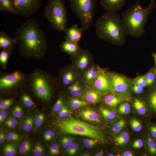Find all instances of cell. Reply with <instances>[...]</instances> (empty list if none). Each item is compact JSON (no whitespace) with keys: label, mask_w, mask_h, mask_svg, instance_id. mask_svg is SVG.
<instances>
[{"label":"cell","mask_w":156,"mask_h":156,"mask_svg":"<svg viewBox=\"0 0 156 156\" xmlns=\"http://www.w3.org/2000/svg\"><path fill=\"white\" fill-rule=\"evenodd\" d=\"M15 38L19 53L23 57L44 58L47 47L46 34L35 20L30 18L21 24L17 28Z\"/></svg>","instance_id":"6da1fadb"},{"label":"cell","mask_w":156,"mask_h":156,"mask_svg":"<svg viewBox=\"0 0 156 156\" xmlns=\"http://www.w3.org/2000/svg\"><path fill=\"white\" fill-rule=\"evenodd\" d=\"M56 79L45 71L36 68L27 75L25 90L31 97L44 103L51 102L55 86Z\"/></svg>","instance_id":"7a4b0ae2"},{"label":"cell","mask_w":156,"mask_h":156,"mask_svg":"<svg viewBox=\"0 0 156 156\" xmlns=\"http://www.w3.org/2000/svg\"><path fill=\"white\" fill-rule=\"evenodd\" d=\"M98 37L115 45L125 43L127 34L121 16L115 12H107L95 23Z\"/></svg>","instance_id":"3957f363"},{"label":"cell","mask_w":156,"mask_h":156,"mask_svg":"<svg viewBox=\"0 0 156 156\" xmlns=\"http://www.w3.org/2000/svg\"><path fill=\"white\" fill-rule=\"evenodd\" d=\"M156 6L155 0H151L146 8L142 7L137 1L122 13L121 20L127 35L136 38L143 36L145 34L144 27L148 17Z\"/></svg>","instance_id":"277c9868"},{"label":"cell","mask_w":156,"mask_h":156,"mask_svg":"<svg viewBox=\"0 0 156 156\" xmlns=\"http://www.w3.org/2000/svg\"><path fill=\"white\" fill-rule=\"evenodd\" d=\"M58 125L64 133L88 137L101 143L105 142L103 133L99 128L78 120H66L59 122Z\"/></svg>","instance_id":"5b68a950"},{"label":"cell","mask_w":156,"mask_h":156,"mask_svg":"<svg viewBox=\"0 0 156 156\" xmlns=\"http://www.w3.org/2000/svg\"><path fill=\"white\" fill-rule=\"evenodd\" d=\"M44 16L49 26L59 32L64 31L68 23L67 10L62 0H48L44 9Z\"/></svg>","instance_id":"8992f818"},{"label":"cell","mask_w":156,"mask_h":156,"mask_svg":"<svg viewBox=\"0 0 156 156\" xmlns=\"http://www.w3.org/2000/svg\"><path fill=\"white\" fill-rule=\"evenodd\" d=\"M27 75L17 70L9 73L0 72V91L3 95L19 94L24 89Z\"/></svg>","instance_id":"52a82bcc"},{"label":"cell","mask_w":156,"mask_h":156,"mask_svg":"<svg viewBox=\"0 0 156 156\" xmlns=\"http://www.w3.org/2000/svg\"><path fill=\"white\" fill-rule=\"evenodd\" d=\"M97 0H70V8L80 19L81 28L86 31L92 24Z\"/></svg>","instance_id":"ba28073f"},{"label":"cell","mask_w":156,"mask_h":156,"mask_svg":"<svg viewBox=\"0 0 156 156\" xmlns=\"http://www.w3.org/2000/svg\"><path fill=\"white\" fill-rule=\"evenodd\" d=\"M112 90L120 95L129 94L132 89V83L128 78L122 75L114 73H108Z\"/></svg>","instance_id":"9c48e42d"},{"label":"cell","mask_w":156,"mask_h":156,"mask_svg":"<svg viewBox=\"0 0 156 156\" xmlns=\"http://www.w3.org/2000/svg\"><path fill=\"white\" fill-rule=\"evenodd\" d=\"M41 0H11L15 14L29 17L36 13L41 6Z\"/></svg>","instance_id":"30bf717a"},{"label":"cell","mask_w":156,"mask_h":156,"mask_svg":"<svg viewBox=\"0 0 156 156\" xmlns=\"http://www.w3.org/2000/svg\"><path fill=\"white\" fill-rule=\"evenodd\" d=\"M80 75L70 67L64 68L61 69L56 80L58 86H68L77 81Z\"/></svg>","instance_id":"8fae6325"},{"label":"cell","mask_w":156,"mask_h":156,"mask_svg":"<svg viewBox=\"0 0 156 156\" xmlns=\"http://www.w3.org/2000/svg\"><path fill=\"white\" fill-rule=\"evenodd\" d=\"M92 84L95 88L99 92L112 90L108 73L101 69L99 68L98 75Z\"/></svg>","instance_id":"7c38bea8"},{"label":"cell","mask_w":156,"mask_h":156,"mask_svg":"<svg viewBox=\"0 0 156 156\" xmlns=\"http://www.w3.org/2000/svg\"><path fill=\"white\" fill-rule=\"evenodd\" d=\"M73 55L75 58V67L81 70H84L88 67L92 58L91 55L87 50H81Z\"/></svg>","instance_id":"4fadbf2b"},{"label":"cell","mask_w":156,"mask_h":156,"mask_svg":"<svg viewBox=\"0 0 156 156\" xmlns=\"http://www.w3.org/2000/svg\"><path fill=\"white\" fill-rule=\"evenodd\" d=\"M100 4L104 9L108 12H115L121 10L126 0H100Z\"/></svg>","instance_id":"5bb4252c"},{"label":"cell","mask_w":156,"mask_h":156,"mask_svg":"<svg viewBox=\"0 0 156 156\" xmlns=\"http://www.w3.org/2000/svg\"><path fill=\"white\" fill-rule=\"evenodd\" d=\"M63 31L66 34V38L78 43L84 31L81 27L78 28L77 24H73L70 28H66Z\"/></svg>","instance_id":"9a60e30c"},{"label":"cell","mask_w":156,"mask_h":156,"mask_svg":"<svg viewBox=\"0 0 156 156\" xmlns=\"http://www.w3.org/2000/svg\"><path fill=\"white\" fill-rule=\"evenodd\" d=\"M61 51L72 55H74L81 50L78 43H75L67 39L63 41L60 46Z\"/></svg>","instance_id":"2e32d148"},{"label":"cell","mask_w":156,"mask_h":156,"mask_svg":"<svg viewBox=\"0 0 156 156\" xmlns=\"http://www.w3.org/2000/svg\"><path fill=\"white\" fill-rule=\"evenodd\" d=\"M16 44L15 37L13 38L6 34L2 31L0 32V49H14Z\"/></svg>","instance_id":"e0dca14e"},{"label":"cell","mask_w":156,"mask_h":156,"mask_svg":"<svg viewBox=\"0 0 156 156\" xmlns=\"http://www.w3.org/2000/svg\"><path fill=\"white\" fill-rule=\"evenodd\" d=\"M99 68L94 66L88 68L83 73L82 80L88 84H93L98 75Z\"/></svg>","instance_id":"ac0fdd59"},{"label":"cell","mask_w":156,"mask_h":156,"mask_svg":"<svg viewBox=\"0 0 156 156\" xmlns=\"http://www.w3.org/2000/svg\"><path fill=\"white\" fill-rule=\"evenodd\" d=\"M79 116L84 120L95 122H99L100 119L99 115L92 109H88L80 111Z\"/></svg>","instance_id":"d6986e66"},{"label":"cell","mask_w":156,"mask_h":156,"mask_svg":"<svg viewBox=\"0 0 156 156\" xmlns=\"http://www.w3.org/2000/svg\"><path fill=\"white\" fill-rule=\"evenodd\" d=\"M20 104L29 109H33L36 107V103L30 95L24 89L19 94Z\"/></svg>","instance_id":"ffe728a7"},{"label":"cell","mask_w":156,"mask_h":156,"mask_svg":"<svg viewBox=\"0 0 156 156\" xmlns=\"http://www.w3.org/2000/svg\"><path fill=\"white\" fill-rule=\"evenodd\" d=\"M133 106L137 114L139 115L151 114L150 108L147 107L145 103L138 99L136 98L134 100Z\"/></svg>","instance_id":"44dd1931"},{"label":"cell","mask_w":156,"mask_h":156,"mask_svg":"<svg viewBox=\"0 0 156 156\" xmlns=\"http://www.w3.org/2000/svg\"><path fill=\"white\" fill-rule=\"evenodd\" d=\"M100 96L98 91L91 88L86 90L82 95V97L86 101L92 103L98 102Z\"/></svg>","instance_id":"7402d4cb"},{"label":"cell","mask_w":156,"mask_h":156,"mask_svg":"<svg viewBox=\"0 0 156 156\" xmlns=\"http://www.w3.org/2000/svg\"><path fill=\"white\" fill-rule=\"evenodd\" d=\"M126 125V121L123 119L115 120L108 126L109 131L115 135L120 132Z\"/></svg>","instance_id":"603a6c76"},{"label":"cell","mask_w":156,"mask_h":156,"mask_svg":"<svg viewBox=\"0 0 156 156\" xmlns=\"http://www.w3.org/2000/svg\"><path fill=\"white\" fill-rule=\"evenodd\" d=\"M115 135L114 141L116 144L120 147L125 146L129 141L130 136L127 131H120Z\"/></svg>","instance_id":"cb8c5ba5"},{"label":"cell","mask_w":156,"mask_h":156,"mask_svg":"<svg viewBox=\"0 0 156 156\" xmlns=\"http://www.w3.org/2000/svg\"><path fill=\"white\" fill-rule=\"evenodd\" d=\"M84 86L81 82L76 81L68 86L67 89L72 96H77L84 92L85 89Z\"/></svg>","instance_id":"d4e9b609"},{"label":"cell","mask_w":156,"mask_h":156,"mask_svg":"<svg viewBox=\"0 0 156 156\" xmlns=\"http://www.w3.org/2000/svg\"><path fill=\"white\" fill-rule=\"evenodd\" d=\"M99 110L106 122L111 123L115 120L117 116L115 110L104 107H100Z\"/></svg>","instance_id":"484cf974"},{"label":"cell","mask_w":156,"mask_h":156,"mask_svg":"<svg viewBox=\"0 0 156 156\" xmlns=\"http://www.w3.org/2000/svg\"><path fill=\"white\" fill-rule=\"evenodd\" d=\"M126 100L120 96L110 94L106 96L104 99L105 103L110 107H115Z\"/></svg>","instance_id":"4316f807"},{"label":"cell","mask_w":156,"mask_h":156,"mask_svg":"<svg viewBox=\"0 0 156 156\" xmlns=\"http://www.w3.org/2000/svg\"><path fill=\"white\" fill-rule=\"evenodd\" d=\"M12 49L11 48L3 49L0 52V65L2 69L4 70L6 68Z\"/></svg>","instance_id":"83f0119b"},{"label":"cell","mask_w":156,"mask_h":156,"mask_svg":"<svg viewBox=\"0 0 156 156\" xmlns=\"http://www.w3.org/2000/svg\"><path fill=\"white\" fill-rule=\"evenodd\" d=\"M145 140L149 155L151 156H156V141L148 134L146 135Z\"/></svg>","instance_id":"f1b7e54d"},{"label":"cell","mask_w":156,"mask_h":156,"mask_svg":"<svg viewBox=\"0 0 156 156\" xmlns=\"http://www.w3.org/2000/svg\"><path fill=\"white\" fill-rule=\"evenodd\" d=\"M18 147L17 144L11 142L5 144L3 147V151L6 156H14L16 155Z\"/></svg>","instance_id":"f546056e"},{"label":"cell","mask_w":156,"mask_h":156,"mask_svg":"<svg viewBox=\"0 0 156 156\" xmlns=\"http://www.w3.org/2000/svg\"><path fill=\"white\" fill-rule=\"evenodd\" d=\"M45 118L43 113L39 112H37L34 117V133H36L39 130L44 123Z\"/></svg>","instance_id":"4dcf8cb0"},{"label":"cell","mask_w":156,"mask_h":156,"mask_svg":"<svg viewBox=\"0 0 156 156\" xmlns=\"http://www.w3.org/2000/svg\"><path fill=\"white\" fill-rule=\"evenodd\" d=\"M34 124V118L32 115L26 117L21 124L22 129L25 131L28 132L32 129Z\"/></svg>","instance_id":"1f68e13d"},{"label":"cell","mask_w":156,"mask_h":156,"mask_svg":"<svg viewBox=\"0 0 156 156\" xmlns=\"http://www.w3.org/2000/svg\"><path fill=\"white\" fill-rule=\"evenodd\" d=\"M0 11H6L11 14H15L11 0H0Z\"/></svg>","instance_id":"d6a6232c"},{"label":"cell","mask_w":156,"mask_h":156,"mask_svg":"<svg viewBox=\"0 0 156 156\" xmlns=\"http://www.w3.org/2000/svg\"><path fill=\"white\" fill-rule=\"evenodd\" d=\"M148 105L151 112L156 116V88L150 93L148 98Z\"/></svg>","instance_id":"836d02e7"},{"label":"cell","mask_w":156,"mask_h":156,"mask_svg":"<svg viewBox=\"0 0 156 156\" xmlns=\"http://www.w3.org/2000/svg\"><path fill=\"white\" fill-rule=\"evenodd\" d=\"M15 98L13 97L1 99L0 101V110H6L14 104Z\"/></svg>","instance_id":"e575fe53"},{"label":"cell","mask_w":156,"mask_h":156,"mask_svg":"<svg viewBox=\"0 0 156 156\" xmlns=\"http://www.w3.org/2000/svg\"><path fill=\"white\" fill-rule=\"evenodd\" d=\"M86 102L78 99L72 98L70 99L68 102L71 108L75 109L86 105Z\"/></svg>","instance_id":"d590c367"},{"label":"cell","mask_w":156,"mask_h":156,"mask_svg":"<svg viewBox=\"0 0 156 156\" xmlns=\"http://www.w3.org/2000/svg\"><path fill=\"white\" fill-rule=\"evenodd\" d=\"M31 149V144L29 140L26 139L23 141L20 144L19 148L20 153L22 155L28 153Z\"/></svg>","instance_id":"8d00e7d4"},{"label":"cell","mask_w":156,"mask_h":156,"mask_svg":"<svg viewBox=\"0 0 156 156\" xmlns=\"http://www.w3.org/2000/svg\"><path fill=\"white\" fill-rule=\"evenodd\" d=\"M80 148L79 144L74 142L66 148L65 153L70 156L75 155L80 150Z\"/></svg>","instance_id":"74e56055"},{"label":"cell","mask_w":156,"mask_h":156,"mask_svg":"<svg viewBox=\"0 0 156 156\" xmlns=\"http://www.w3.org/2000/svg\"><path fill=\"white\" fill-rule=\"evenodd\" d=\"M75 138L72 136L62 137L59 140V142L62 147L66 148L74 142Z\"/></svg>","instance_id":"f35d334b"},{"label":"cell","mask_w":156,"mask_h":156,"mask_svg":"<svg viewBox=\"0 0 156 156\" xmlns=\"http://www.w3.org/2000/svg\"><path fill=\"white\" fill-rule=\"evenodd\" d=\"M130 106L127 102H123L120 103L118 108V113L121 115H127L130 112Z\"/></svg>","instance_id":"ab89813d"},{"label":"cell","mask_w":156,"mask_h":156,"mask_svg":"<svg viewBox=\"0 0 156 156\" xmlns=\"http://www.w3.org/2000/svg\"><path fill=\"white\" fill-rule=\"evenodd\" d=\"M12 113L13 116L16 118H20L23 116V109L20 103H15L13 107Z\"/></svg>","instance_id":"60d3db41"},{"label":"cell","mask_w":156,"mask_h":156,"mask_svg":"<svg viewBox=\"0 0 156 156\" xmlns=\"http://www.w3.org/2000/svg\"><path fill=\"white\" fill-rule=\"evenodd\" d=\"M33 154L35 156H41L44 153V148L42 145L39 142H36L33 150Z\"/></svg>","instance_id":"b9f144b4"},{"label":"cell","mask_w":156,"mask_h":156,"mask_svg":"<svg viewBox=\"0 0 156 156\" xmlns=\"http://www.w3.org/2000/svg\"><path fill=\"white\" fill-rule=\"evenodd\" d=\"M64 98L62 95L60 96L53 106V110L55 112H59L64 104Z\"/></svg>","instance_id":"7bdbcfd3"},{"label":"cell","mask_w":156,"mask_h":156,"mask_svg":"<svg viewBox=\"0 0 156 156\" xmlns=\"http://www.w3.org/2000/svg\"><path fill=\"white\" fill-rule=\"evenodd\" d=\"M146 128L148 134L156 141V123H148Z\"/></svg>","instance_id":"ee69618b"},{"label":"cell","mask_w":156,"mask_h":156,"mask_svg":"<svg viewBox=\"0 0 156 156\" xmlns=\"http://www.w3.org/2000/svg\"><path fill=\"white\" fill-rule=\"evenodd\" d=\"M130 124L132 129L135 132H139L142 129L141 122L136 119H131L130 121Z\"/></svg>","instance_id":"f6af8a7d"},{"label":"cell","mask_w":156,"mask_h":156,"mask_svg":"<svg viewBox=\"0 0 156 156\" xmlns=\"http://www.w3.org/2000/svg\"><path fill=\"white\" fill-rule=\"evenodd\" d=\"M144 76L146 81L147 86H151L155 82L156 77L154 70L149 71Z\"/></svg>","instance_id":"bcb514c9"},{"label":"cell","mask_w":156,"mask_h":156,"mask_svg":"<svg viewBox=\"0 0 156 156\" xmlns=\"http://www.w3.org/2000/svg\"><path fill=\"white\" fill-rule=\"evenodd\" d=\"M21 138V136L19 134L12 132L8 133L6 136L7 140L10 142L18 141Z\"/></svg>","instance_id":"7dc6e473"},{"label":"cell","mask_w":156,"mask_h":156,"mask_svg":"<svg viewBox=\"0 0 156 156\" xmlns=\"http://www.w3.org/2000/svg\"><path fill=\"white\" fill-rule=\"evenodd\" d=\"M49 154L55 155L59 154L60 152L59 145L56 144H53L50 145L49 148Z\"/></svg>","instance_id":"c3c4849f"},{"label":"cell","mask_w":156,"mask_h":156,"mask_svg":"<svg viewBox=\"0 0 156 156\" xmlns=\"http://www.w3.org/2000/svg\"><path fill=\"white\" fill-rule=\"evenodd\" d=\"M70 113L67 106L64 105L59 112L58 116L60 118H66L69 116Z\"/></svg>","instance_id":"681fc988"},{"label":"cell","mask_w":156,"mask_h":156,"mask_svg":"<svg viewBox=\"0 0 156 156\" xmlns=\"http://www.w3.org/2000/svg\"><path fill=\"white\" fill-rule=\"evenodd\" d=\"M134 83L142 88L147 86L146 81L144 75L140 76L137 78L135 80Z\"/></svg>","instance_id":"f907efd6"},{"label":"cell","mask_w":156,"mask_h":156,"mask_svg":"<svg viewBox=\"0 0 156 156\" xmlns=\"http://www.w3.org/2000/svg\"><path fill=\"white\" fill-rule=\"evenodd\" d=\"M54 133L51 130H47L45 132L43 135L44 139L47 141H49L55 137Z\"/></svg>","instance_id":"816d5d0a"},{"label":"cell","mask_w":156,"mask_h":156,"mask_svg":"<svg viewBox=\"0 0 156 156\" xmlns=\"http://www.w3.org/2000/svg\"><path fill=\"white\" fill-rule=\"evenodd\" d=\"M144 144L142 140L140 139H138L135 140L132 144L133 147L135 148H142Z\"/></svg>","instance_id":"f5cc1de1"},{"label":"cell","mask_w":156,"mask_h":156,"mask_svg":"<svg viewBox=\"0 0 156 156\" xmlns=\"http://www.w3.org/2000/svg\"><path fill=\"white\" fill-rule=\"evenodd\" d=\"M132 89L133 92L137 94L141 93L143 91V88L140 87L134 83Z\"/></svg>","instance_id":"db71d44e"},{"label":"cell","mask_w":156,"mask_h":156,"mask_svg":"<svg viewBox=\"0 0 156 156\" xmlns=\"http://www.w3.org/2000/svg\"><path fill=\"white\" fill-rule=\"evenodd\" d=\"M5 110L0 111V124L1 125L6 120L7 112Z\"/></svg>","instance_id":"11a10c76"},{"label":"cell","mask_w":156,"mask_h":156,"mask_svg":"<svg viewBox=\"0 0 156 156\" xmlns=\"http://www.w3.org/2000/svg\"><path fill=\"white\" fill-rule=\"evenodd\" d=\"M83 143L84 146L86 148L90 149L95 145L96 142L93 140L91 141Z\"/></svg>","instance_id":"9f6ffc18"},{"label":"cell","mask_w":156,"mask_h":156,"mask_svg":"<svg viewBox=\"0 0 156 156\" xmlns=\"http://www.w3.org/2000/svg\"><path fill=\"white\" fill-rule=\"evenodd\" d=\"M6 120L10 122L15 126H17L18 124V122L16 120L14 117L10 116H9L8 117Z\"/></svg>","instance_id":"6f0895ef"},{"label":"cell","mask_w":156,"mask_h":156,"mask_svg":"<svg viewBox=\"0 0 156 156\" xmlns=\"http://www.w3.org/2000/svg\"><path fill=\"white\" fill-rule=\"evenodd\" d=\"M5 137L3 132L1 131L0 132V144L3 143L5 140Z\"/></svg>","instance_id":"680465c9"},{"label":"cell","mask_w":156,"mask_h":156,"mask_svg":"<svg viewBox=\"0 0 156 156\" xmlns=\"http://www.w3.org/2000/svg\"><path fill=\"white\" fill-rule=\"evenodd\" d=\"M121 155L123 156H133L134 154L131 151H127L122 153Z\"/></svg>","instance_id":"91938a15"},{"label":"cell","mask_w":156,"mask_h":156,"mask_svg":"<svg viewBox=\"0 0 156 156\" xmlns=\"http://www.w3.org/2000/svg\"><path fill=\"white\" fill-rule=\"evenodd\" d=\"M5 124L7 127L11 129H14L16 127L14 125L10 122L6 120L5 122Z\"/></svg>","instance_id":"94428289"},{"label":"cell","mask_w":156,"mask_h":156,"mask_svg":"<svg viewBox=\"0 0 156 156\" xmlns=\"http://www.w3.org/2000/svg\"><path fill=\"white\" fill-rule=\"evenodd\" d=\"M104 151L103 150H100L96 152L94 155V156H102L103 155Z\"/></svg>","instance_id":"6125c7cd"},{"label":"cell","mask_w":156,"mask_h":156,"mask_svg":"<svg viewBox=\"0 0 156 156\" xmlns=\"http://www.w3.org/2000/svg\"><path fill=\"white\" fill-rule=\"evenodd\" d=\"M152 55L154 58L155 61V66H156L155 68H156V53H153L152 54Z\"/></svg>","instance_id":"be15d7a7"},{"label":"cell","mask_w":156,"mask_h":156,"mask_svg":"<svg viewBox=\"0 0 156 156\" xmlns=\"http://www.w3.org/2000/svg\"><path fill=\"white\" fill-rule=\"evenodd\" d=\"M82 155L85 156H90V154L88 153H84Z\"/></svg>","instance_id":"e7e4bbea"},{"label":"cell","mask_w":156,"mask_h":156,"mask_svg":"<svg viewBox=\"0 0 156 156\" xmlns=\"http://www.w3.org/2000/svg\"><path fill=\"white\" fill-rule=\"evenodd\" d=\"M156 77V68H155L153 70Z\"/></svg>","instance_id":"03108f58"},{"label":"cell","mask_w":156,"mask_h":156,"mask_svg":"<svg viewBox=\"0 0 156 156\" xmlns=\"http://www.w3.org/2000/svg\"><path fill=\"white\" fill-rule=\"evenodd\" d=\"M107 156H114V154L112 153H110L107 155Z\"/></svg>","instance_id":"003e7915"}]
</instances>
